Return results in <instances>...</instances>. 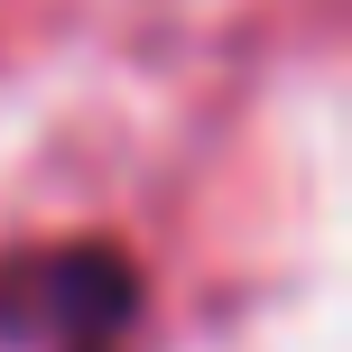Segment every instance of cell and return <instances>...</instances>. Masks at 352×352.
<instances>
[{"mask_svg": "<svg viewBox=\"0 0 352 352\" xmlns=\"http://www.w3.org/2000/svg\"><path fill=\"white\" fill-rule=\"evenodd\" d=\"M140 316V269L111 241H65V250H19L0 260V343L37 352H111Z\"/></svg>", "mask_w": 352, "mask_h": 352, "instance_id": "obj_1", "label": "cell"}]
</instances>
